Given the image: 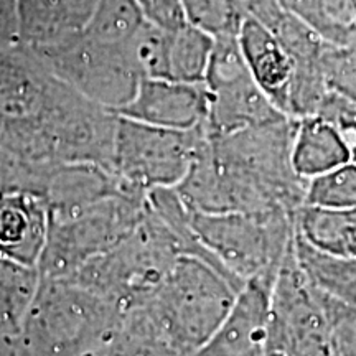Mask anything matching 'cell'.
Here are the masks:
<instances>
[{
    "mask_svg": "<svg viewBox=\"0 0 356 356\" xmlns=\"http://www.w3.org/2000/svg\"><path fill=\"white\" fill-rule=\"evenodd\" d=\"M297 119L280 118L225 136H208L175 186L191 211H289L304 207L307 180L292 165Z\"/></svg>",
    "mask_w": 356,
    "mask_h": 356,
    "instance_id": "6da1fadb",
    "label": "cell"
},
{
    "mask_svg": "<svg viewBox=\"0 0 356 356\" xmlns=\"http://www.w3.org/2000/svg\"><path fill=\"white\" fill-rule=\"evenodd\" d=\"M122 314L74 279H40L12 356H89L113 335Z\"/></svg>",
    "mask_w": 356,
    "mask_h": 356,
    "instance_id": "7a4b0ae2",
    "label": "cell"
},
{
    "mask_svg": "<svg viewBox=\"0 0 356 356\" xmlns=\"http://www.w3.org/2000/svg\"><path fill=\"white\" fill-rule=\"evenodd\" d=\"M200 246L236 286L273 284L296 243V213L257 211L208 215L190 210Z\"/></svg>",
    "mask_w": 356,
    "mask_h": 356,
    "instance_id": "3957f363",
    "label": "cell"
},
{
    "mask_svg": "<svg viewBox=\"0 0 356 356\" xmlns=\"http://www.w3.org/2000/svg\"><path fill=\"white\" fill-rule=\"evenodd\" d=\"M241 291L198 257L181 256L144 309L184 356H195L213 337Z\"/></svg>",
    "mask_w": 356,
    "mask_h": 356,
    "instance_id": "277c9868",
    "label": "cell"
},
{
    "mask_svg": "<svg viewBox=\"0 0 356 356\" xmlns=\"http://www.w3.org/2000/svg\"><path fill=\"white\" fill-rule=\"evenodd\" d=\"M178 257L181 252L175 236L147 203L136 228L71 279L91 289L124 315L152 299Z\"/></svg>",
    "mask_w": 356,
    "mask_h": 356,
    "instance_id": "5b68a950",
    "label": "cell"
},
{
    "mask_svg": "<svg viewBox=\"0 0 356 356\" xmlns=\"http://www.w3.org/2000/svg\"><path fill=\"white\" fill-rule=\"evenodd\" d=\"M147 195L119 191L74 215L48 218L47 241L40 254V279H71L89 261L121 243L144 216Z\"/></svg>",
    "mask_w": 356,
    "mask_h": 356,
    "instance_id": "8992f818",
    "label": "cell"
},
{
    "mask_svg": "<svg viewBox=\"0 0 356 356\" xmlns=\"http://www.w3.org/2000/svg\"><path fill=\"white\" fill-rule=\"evenodd\" d=\"M204 136V127L172 131L119 115L111 172L136 195L175 188L188 172Z\"/></svg>",
    "mask_w": 356,
    "mask_h": 356,
    "instance_id": "52a82bcc",
    "label": "cell"
},
{
    "mask_svg": "<svg viewBox=\"0 0 356 356\" xmlns=\"http://www.w3.org/2000/svg\"><path fill=\"white\" fill-rule=\"evenodd\" d=\"M32 53L78 95L114 114L132 101L142 81L126 50L101 47L81 33L58 47Z\"/></svg>",
    "mask_w": 356,
    "mask_h": 356,
    "instance_id": "ba28073f",
    "label": "cell"
},
{
    "mask_svg": "<svg viewBox=\"0 0 356 356\" xmlns=\"http://www.w3.org/2000/svg\"><path fill=\"white\" fill-rule=\"evenodd\" d=\"M210 108L204 131L225 136L289 118L273 104L249 73L238 37L215 38L204 76Z\"/></svg>",
    "mask_w": 356,
    "mask_h": 356,
    "instance_id": "9c48e42d",
    "label": "cell"
},
{
    "mask_svg": "<svg viewBox=\"0 0 356 356\" xmlns=\"http://www.w3.org/2000/svg\"><path fill=\"white\" fill-rule=\"evenodd\" d=\"M210 97L204 83L144 78L136 96L118 115L172 131L204 127Z\"/></svg>",
    "mask_w": 356,
    "mask_h": 356,
    "instance_id": "30bf717a",
    "label": "cell"
},
{
    "mask_svg": "<svg viewBox=\"0 0 356 356\" xmlns=\"http://www.w3.org/2000/svg\"><path fill=\"white\" fill-rule=\"evenodd\" d=\"M273 284L249 280L213 337L195 356H262L270 322Z\"/></svg>",
    "mask_w": 356,
    "mask_h": 356,
    "instance_id": "8fae6325",
    "label": "cell"
},
{
    "mask_svg": "<svg viewBox=\"0 0 356 356\" xmlns=\"http://www.w3.org/2000/svg\"><path fill=\"white\" fill-rule=\"evenodd\" d=\"M99 0H17L19 42L42 51L70 42L83 32Z\"/></svg>",
    "mask_w": 356,
    "mask_h": 356,
    "instance_id": "7c38bea8",
    "label": "cell"
},
{
    "mask_svg": "<svg viewBox=\"0 0 356 356\" xmlns=\"http://www.w3.org/2000/svg\"><path fill=\"white\" fill-rule=\"evenodd\" d=\"M238 42L249 73L280 113L287 115L293 61L279 38L269 29L244 19Z\"/></svg>",
    "mask_w": 356,
    "mask_h": 356,
    "instance_id": "4fadbf2b",
    "label": "cell"
},
{
    "mask_svg": "<svg viewBox=\"0 0 356 356\" xmlns=\"http://www.w3.org/2000/svg\"><path fill=\"white\" fill-rule=\"evenodd\" d=\"M48 231L43 203L32 195H15L0 204V256L37 269Z\"/></svg>",
    "mask_w": 356,
    "mask_h": 356,
    "instance_id": "5bb4252c",
    "label": "cell"
},
{
    "mask_svg": "<svg viewBox=\"0 0 356 356\" xmlns=\"http://www.w3.org/2000/svg\"><path fill=\"white\" fill-rule=\"evenodd\" d=\"M291 159L293 170L304 180L351 162L348 145L338 129L317 115L297 121Z\"/></svg>",
    "mask_w": 356,
    "mask_h": 356,
    "instance_id": "9a60e30c",
    "label": "cell"
},
{
    "mask_svg": "<svg viewBox=\"0 0 356 356\" xmlns=\"http://www.w3.org/2000/svg\"><path fill=\"white\" fill-rule=\"evenodd\" d=\"M297 236L309 246L333 256L356 257V216L353 211L304 207L296 213Z\"/></svg>",
    "mask_w": 356,
    "mask_h": 356,
    "instance_id": "2e32d148",
    "label": "cell"
},
{
    "mask_svg": "<svg viewBox=\"0 0 356 356\" xmlns=\"http://www.w3.org/2000/svg\"><path fill=\"white\" fill-rule=\"evenodd\" d=\"M293 254L307 280L333 299L356 307V257L333 256L312 248L297 236Z\"/></svg>",
    "mask_w": 356,
    "mask_h": 356,
    "instance_id": "e0dca14e",
    "label": "cell"
},
{
    "mask_svg": "<svg viewBox=\"0 0 356 356\" xmlns=\"http://www.w3.org/2000/svg\"><path fill=\"white\" fill-rule=\"evenodd\" d=\"M289 15L309 26L325 43L356 40V0H279Z\"/></svg>",
    "mask_w": 356,
    "mask_h": 356,
    "instance_id": "ac0fdd59",
    "label": "cell"
},
{
    "mask_svg": "<svg viewBox=\"0 0 356 356\" xmlns=\"http://www.w3.org/2000/svg\"><path fill=\"white\" fill-rule=\"evenodd\" d=\"M145 24L136 0H99L81 35L101 47L126 50Z\"/></svg>",
    "mask_w": 356,
    "mask_h": 356,
    "instance_id": "d6986e66",
    "label": "cell"
},
{
    "mask_svg": "<svg viewBox=\"0 0 356 356\" xmlns=\"http://www.w3.org/2000/svg\"><path fill=\"white\" fill-rule=\"evenodd\" d=\"M215 38L184 24L167 32L165 79L181 83H204Z\"/></svg>",
    "mask_w": 356,
    "mask_h": 356,
    "instance_id": "ffe728a7",
    "label": "cell"
},
{
    "mask_svg": "<svg viewBox=\"0 0 356 356\" xmlns=\"http://www.w3.org/2000/svg\"><path fill=\"white\" fill-rule=\"evenodd\" d=\"M304 204L323 210L356 208V165L353 162L312 177L305 184Z\"/></svg>",
    "mask_w": 356,
    "mask_h": 356,
    "instance_id": "44dd1931",
    "label": "cell"
},
{
    "mask_svg": "<svg viewBox=\"0 0 356 356\" xmlns=\"http://www.w3.org/2000/svg\"><path fill=\"white\" fill-rule=\"evenodd\" d=\"M185 22L211 38L238 37L246 13L239 0H180Z\"/></svg>",
    "mask_w": 356,
    "mask_h": 356,
    "instance_id": "7402d4cb",
    "label": "cell"
},
{
    "mask_svg": "<svg viewBox=\"0 0 356 356\" xmlns=\"http://www.w3.org/2000/svg\"><path fill=\"white\" fill-rule=\"evenodd\" d=\"M320 63L328 91L356 102V40L345 44L323 43Z\"/></svg>",
    "mask_w": 356,
    "mask_h": 356,
    "instance_id": "603a6c76",
    "label": "cell"
},
{
    "mask_svg": "<svg viewBox=\"0 0 356 356\" xmlns=\"http://www.w3.org/2000/svg\"><path fill=\"white\" fill-rule=\"evenodd\" d=\"M318 300L333 356H356V307L320 292Z\"/></svg>",
    "mask_w": 356,
    "mask_h": 356,
    "instance_id": "cb8c5ba5",
    "label": "cell"
},
{
    "mask_svg": "<svg viewBox=\"0 0 356 356\" xmlns=\"http://www.w3.org/2000/svg\"><path fill=\"white\" fill-rule=\"evenodd\" d=\"M317 118L325 119L338 129L350 150L351 162L356 165V102L328 92L320 106Z\"/></svg>",
    "mask_w": 356,
    "mask_h": 356,
    "instance_id": "d4e9b609",
    "label": "cell"
},
{
    "mask_svg": "<svg viewBox=\"0 0 356 356\" xmlns=\"http://www.w3.org/2000/svg\"><path fill=\"white\" fill-rule=\"evenodd\" d=\"M147 22L163 30H175L185 22L180 0H136Z\"/></svg>",
    "mask_w": 356,
    "mask_h": 356,
    "instance_id": "484cf974",
    "label": "cell"
},
{
    "mask_svg": "<svg viewBox=\"0 0 356 356\" xmlns=\"http://www.w3.org/2000/svg\"><path fill=\"white\" fill-rule=\"evenodd\" d=\"M248 19L257 22L270 32L277 29V25L286 17V10L280 6L279 0H239Z\"/></svg>",
    "mask_w": 356,
    "mask_h": 356,
    "instance_id": "4316f807",
    "label": "cell"
},
{
    "mask_svg": "<svg viewBox=\"0 0 356 356\" xmlns=\"http://www.w3.org/2000/svg\"><path fill=\"white\" fill-rule=\"evenodd\" d=\"M20 47L17 0H0V51Z\"/></svg>",
    "mask_w": 356,
    "mask_h": 356,
    "instance_id": "83f0119b",
    "label": "cell"
}]
</instances>
